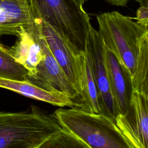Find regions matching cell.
<instances>
[{
	"mask_svg": "<svg viewBox=\"0 0 148 148\" xmlns=\"http://www.w3.org/2000/svg\"><path fill=\"white\" fill-rule=\"evenodd\" d=\"M53 117L88 148H130L115 121L103 113L71 107L56 110Z\"/></svg>",
	"mask_w": 148,
	"mask_h": 148,
	"instance_id": "obj_1",
	"label": "cell"
},
{
	"mask_svg": "<svg viewBox=\"0 0 148 148\" xmlns=\"http://www.w3.org/2000/svg\"><path fill=\"white\" fill-rule=\"evenodd\" d=\"M62 127L53 117L36 110L0 112V148H40Z\"/></svg>",
	"mask_w": 148,
	"mask_h": 148,
	"instance_id": "obj_2",
	"label": "cell"
},
{
	"mask_svg": "<svg viewBox=\"0 0 148 148\" xmlns=\"http://www.w3.org/2000/svg\"><path fill=\"white\" fill-rule=\"evenodd\" d=\"M97 20L98 32L106 48L132 77L139 53L140 39L148 27L116 11L98 14Z\"/></svg>",
	"mask_w": 148,
	"mask_h": 148,
	"instance_id": "obj_3",
	"label": "cell"
},
{
	"mask_svg": "<svg viewBox=\"0 0 148 148\" xmlns=\"http://www.w3.org/2000/svg\"><path fill=\"white\" fill-rule=\"evenodd\" d=\"M39 16L76 50L85 52L90 17L80 0H28Z\"/></svg>",
	"mask_w": 148,
	"mask_h": 148,
	"instance_id": "obj_4",
	"label": "cell"
},
{
	"mask_svg": "<svg viewBox=\"0 0 148 148\" xmlns=\"http://www.w3.org/2000/svg\"><path fill=\"white\" fill-rule=\"evenodd\" d=\"M30 6L34 19L39 27L51 53L80 95L83 89L85 79V52L76 50L39 16L31 4Z\"/></svg>",
	"mask_w": 148,
	"mask_h": 148,
	"instance_id": "obj_5",
	"label": "cell"
},
{
	"mask_svg": "<svg viewBox=\"0 0 148 148\" xmlns=\"http://www.w3.org/2000/svg\"><path fill=\"white\" fill-rule=\"evenodd\" d=\"M34 32L45 57L37 65L35 74L28 76L27 80L45 90L64 93L75 101L79 97L76 89L57 62L34 19Z\"/></svg>",
	"mask_w": 148,
	"mask_h": 148,
	"instance_id": "obj_6",
	"label": "cell"
},
{
	"mask_svg": "<svg viewBox=\"0 0 148 148\" xmlns=\"http://www.w3.org/2000/svg\"><path fill=\"white\" fill-rule=\"evenodd\" d=\"M105 46L98 31L91 25L86 45V56L98 89L101 112L115 121L118 111L110 88L105 61Z\"/></svg>",
	"mask_w": 148,
	"mask_h": 148,
	"instance_id": "obj_7",
	"label": "cell"
},
{
	"mask_svg": "<svg viewBox=\"0 0 148 148\" xmlns=\"http://www.w3.org/2000/svg\"><path fill=\"white\" fill-rule=\"evenodd\" d=\"M115 123L130 148H148V99L134 92L127 111Z\"/></svg>",
	"mask_w": 148,
	"mask_h": 148,
	"instance_id": "obj_8",
	"label": "cell"
},
{
	"mask_svg": "<svg viewBox=\"0 0 148 148\" xmlns=\"http://www.w3.org/2000/svg\"><path fill=\"white\" fill-rule=\"evenodd\" d=\"M105 61L109 83L118 114L128 110L133 94L131 76L105 47Z\"/></svg>",
	"mask_w": 148,
	"mask_h": 148,
	"instance_id": "obj_9",
	"label": "cell"
},
{
	"mask_svg": "<svg viewBox=\"0 0 148 148\" xmlns=\"http://www.w3.org/2000/svg\"><path fill=\"white\" fill-rule=\"evenodd\" d=\"M34 23L28 0H0V36H17Z\"/></svg>",
	"mask_w": 148,
	"mask_h": 148,
	"instance_id": "obj_10",
	"label": "cell"
},
{
	"mask_svg": "<svg viewBox=\"0 0 148 148\" xmlns=\"http://www.w3.org/2000/svg\"><path fill=\"white\" fill-rule=\"evenodd\" d=\"M17 37L15 44L9 48L10 51L16 61L28 70V76L33 75L37 65L45 57L34 32V23L27 28H23Z\"/></svg>",
	"mask_w": 148,
	"mask_h": 148,
	"instance_id": "obj_11",
	"label": "cell"
},
{
	"mask_svg": "<svg viewBox=\"0 0 148 148\" xmlns=\"http://www.w3.org/2000/svg\"><path fill=\"white\" fill-rule=\"evenodd\" d=\"M0 87L60 107L77 106V103L66 94L45 90L28 80L20 81L0 77Z\"/></svg>",
	"mask_w": 148,
	"mask_h": 148,
	"instance_id": "obj_12",
	"label": "cell"
},
{
	"mask_svg": "<svg viewBox=\"0 0 148 148\" xmlns=\"http://www.w3.org/2000/svg\"><path fill=\"white\" fill-rule=\"evenodd\" d=\"M131 80L133 91L148 99V29L140 39L139 53Z\"/></svg>",
	"mask_w": 148,
	"mask_h": 148,
	"instance_id": "obj_13",
	"label": "cell"
},
{
	"mask_svg": "<svg viewBox=\"0 0 148 148\" xmlns=\"http://www.w3.org/2000/svg\"><path fill=\"white\" fill-rule=\"evenodd\" d=\"M28 75V70L16 61L9 49L0 42V77L25 81Z\"/></svg>",
	"mask_w": 148,
	"mask_h": 148,
	"instance_id": "obj_14",
	"label": "cell"
},
{
	"mask_svg": "<svg viewBox=\"0 0 148 148\" xmlns=\"http://www.w3.org/2000/svg\"><path fill=\"white\" fill-rule=\"evenodd\" d=\"M88 148L82 140L68 130L62 128L47 139L40 148Z\"/></svg>",
	"mask_w": 148,
	"mask_h": 148,
	"instance_id": "obj_15",
	"label": "cell"
},
{
	"mask_svg": "<svg viewBox=\"0 0 148 148\" xmlns=\"http://www.w3.org/2000/svg\"><path fill=\"white\" fill-rule=\"evenodd\" d=\"M136 22L148 27V6H140L136 12Z\"/></svg>",
	"mask_w": 148,
	"mask_h": 148,
	"instance_id": "obj_16",
	"label": "cell"
},
{
	"mask_svg": "<svg viewBox=\"0 0 148 148\" xmlns=\"http://www.w3.org/2000/svg\"><path fill=\"white\" fill-rule=\"evenodd\" d=\"M109 3L120 6H126L127 3L130 0H105Z\"/></svg>",
	"mask_w": 148,
	"mask_h": 148,
	"instance_id": "obj_17",
	"label": "cell"
},
{
	"mask_svg": "<svg viewBox=\"0 0 148 148\" xmlns=\"http://www.w3.org/2000/svg\"><path fill=\"white\" fill-rule=\"evenodd\" d=\"M136 1L139 3L140 6H148V0H136Z\"/></svg>",
	"mask_w": 148,
	"mask_h": 148,
	"instance_id": "obj_18",
	"label": "cell"
},
{
	"mask_svg": "<svg viewBox=\"0 0 148 148\" xmlns=\"http://www.w3.org/2000/svg\"><path fill=\"white\" fill-rule=\"evenodd\" d=\"M80 1L82 2V3L83 4V3H84L85 2H86L87 0H80Z\"/></svg>",
	"mask_w": 148,
	"mask_h": 148,
	"instance_id": "obj_19",
	"label": "cell"
}]
</instances>
